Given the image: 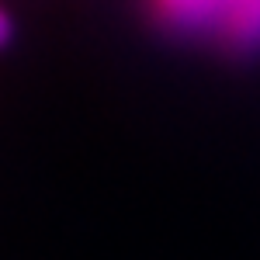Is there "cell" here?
Wrapping results in <instances>:
<instances>
[{
	"instance_id": "6da1fadb",
	"label": "cell",
	"mask_w": 260,
	"mask_h": 260,
	"mask_svg": "<svg viewBox=\"0 0 260 260\" xmlns=\"http://www.w3.org/2000/svg\"><path fill=\"white\" fill-rule=\"evenodd\" d=\"M146 14L177 42L236 59L260 56V0H146Z\"/></svg>"
},
{
	"instance_id": "7a4b0ae2",
	"label": "cell",
	"mask_w": 260,
	"mask_h": 260,
	"mask_svg": "<svg viewBox=\"0 0 260 260\" xmlns=\"http://www.w3.org/2000/svg\"><path fill=\"white\" fill-rule=\"evenodd\" d=\"M11 28H14V24H11V14H7V11L0 7V49H4V45L11 42Z\"/></svg>"
}]
</instances>
